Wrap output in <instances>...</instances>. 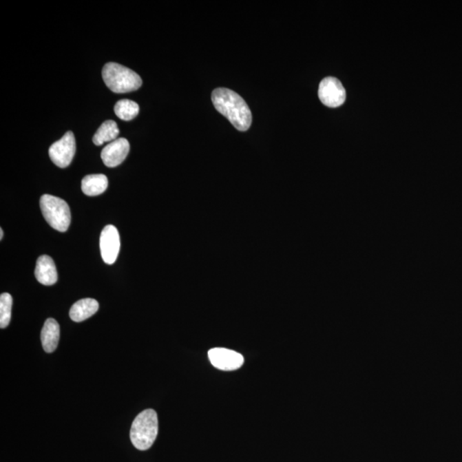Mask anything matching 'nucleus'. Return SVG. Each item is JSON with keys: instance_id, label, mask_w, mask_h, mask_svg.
<instances>
[{"instance_id": "nucleus-6", "label": "nucleus", "mask_w": 462, "mask_h": 462, "mask_svg": "<svg viewBox=\"0 0 462 462\" xmlns=\"http://www.w3.org/2000/svg\"><path fill=\"white\" fill-rule=\"evenodd\" d=\"M319 98L328 107H341L346 100V91L339 80L326 77L319 84Z\"/></svg>"}, {"instance_id": "nucleus-3", "label": "nucleus", "mask_w": 462, "mask_h": 462, "mask_svg": "<svg viewBox=\"0 0 462 462\" xmlns=\"http://www.w3.org/2000/svg\"><path fill=\"white\" fill-rule=\"evenodd\" d=\"M158 432L157 412L146 409L137 415L130 429V440L139 450H147L156 440Z\"/></svg>"}, {"instance_id": "nucleus-5", "label": "nucleus", "mask_w": 462, "mask_h": 462, "mask_svg": "<svg viewBox=\"0 0 462 462\" xmlns=\"http://www.w3.org/2000/svg\"><path fill=\"white\" fill-rule=\"evenodd\" d=\"M76 139L72 132H67L61 139L49 148V156L60 168L68 167L76 154Z\"/></svg>"}, {"instance_id": "nucleus-12", "label": "nucleus", "mask_w": 462, "mask_h": 462, "mask_svg": "<svg viewBox=\"0 0 462 462\" xmlns=\"http://www.w3.org/2000/svg\"><path fill=\"white\" fill-rule=\"evenodd\" d=\"M98 306H100L96 300L91 298L80 300L70 308V319L75 322H83L95 315L98 310Z\"/></svg>"}, {"instance_id": "nucleus-4", "label": "nucleus", "mask_w": 462, "mask_h": 462, "mask_svg": "<svg viewBox=\"0 0 462 462\" xmlns=\"http://www.w3.org/2000/svg\"><path fill=\"white\" fill-rule=\"evenodd\" d=\"M40 206L42 214L49 225L60 232L68 231L72 214L65 200L50 195L41 196Z\"/></svg>"}, {"instance_id": "nucleus-8", "label": "nucleus", "mask_w": 462, "mask_h": 462, "mask_svg": "<svg viewBox=\"0 0 462 462\" xmlns=\"http://www.w3.org/2000/svg\"><path fill=\"white\" fill-rule=\"evenodd\" d=\"M100 246L102 259L107 264L115 263L120 250V236L118 229L107 225L101 232Z\"/></svg>"}, {"instance_id": "nucleus-16", "label": "nucleus", "mask_w": 462, "mask_h": 462, "mask_svg": "<svg viewBox=\"0 0 462 462\" xmlns=\"http://www.w3.org/2000/svg\"><path fill=\"white\" fill-rule=\"evenodd\" d=\"M12 296L8 293L0 295V328L5 329L12 318Z\"/></svg>"}, {"instance_id": "nucleus-9", "label": "nucleus", "mask_w": 462, "mask_h": 462, "mask_svg": "<svg viewBox=\"0 0 462 462\" xmlns=\"http://www.w3.org/2000/svg\"><path fill=\"white\" fill-rule=\"evenodd\" d=\"M129 143L125 138H119L109 143L101 151V158L107 167L114 168L121 165L128 156Z\"/></svg>"}, {"instance_id": "nucleus-13", "label": "nucleus", "mask_w": 462, "mask_h": 462, "mask_svg": "<svg viewBox=\"0 0 462 462\" xmlns=\"http://www.w3.org/2000/svg\"><path fill=\"white\" fill-rule=\"evenodd\" d=\"M108 187V179L103 174L86 176L82 181V190L87 196H97L103 193Z\"/></svg>"}, {"instance_id": "nucleus-17", "label": "nucleus", "mask_w": 462, "mask_h": 462, "mask_svg": "<svg viewBox=\"0 0 462 462\" xmlns=\"http://www.w3.org/2000/svg\"><path fill=\"white\" fill-rule=\"evenodd\" d=\"M3 229L1 228L0 229V240L3 239Z\"/></svg>"}, {"instance_id": "nucleus-10", "label": "nucleus", "mask_w": 462, "mask_h": 462, "mask_svg": "<svg viewBox=\"0 0 462 462\" xmlns=\"http://www.w3.org/2000/svg\"><path fill=\"white\" fill-rule=\"evenodd\" d=\"M35 277L39 283L47 286L54 285L58 281V271L54 260L48 255L39 257L35 267Z\"/></svg>"}, {"instance_id": "nucleus-14", "label": "nucleus", "mask_w": 462, "mask_h": 462, "mask_svg": "<svg viewBox=\"0 0 462 462\" xmlns=\"http://www.w3.org/2000/svg\"><path fill=\"white\" fill-rule=\"evenodd\" d=\"M118 135L119 129L116 123L112 120H108L102 123L97 132L95 133L93 142L96 146H101L105 143L114 142L118 138Z\"/></svg>"}, {"instance_id": "nucleus-7", "label": "nucleus", "mask_w": 462, "mask_h": 462, "mask_svg": "<svg viewBox=\"0 0 462 462\" xmlns=\"http://www.w3.org/2000/svg\"><path fill=\"white\" fill-rule=\"evenodd\" d=\"M211 364L222 371H234L244 363V358L239 353L224 348H211L208 352Z\"/></svg>"}, {"instance_id": "nucleus-11", "label": "nucleus", "mask_w": 462, "mask_h": 462, "mask_svg": "<svg viewBox=\"0 0 462 462\" xmlns=\"http://www.w3.org/2000/svg\"><path fill=\"white\" fill-rule=\"evenodd\" d=\"M60 336L59 324L54 319L45 321L41 333L42 347L47 353H52L57 348Z\"/></svg>"}, {"instance_id": "nucleus-2", "label": "nucleus", "mask_w": 462, "mask_h": 462, "mask_svg": "<svg viewBox=\"0 0 462 462\" xmlns=\"http://www.w3.org/2000/svg\"><path fill=\"white\" fill-rule=\"evenodd\" d=\"M107 86L116 94H125L139 90L143 80L132 70L116 63H108L102 70Z\"/></svg>"}, {"instance_id": "nucleus-15", "label": "nucleus", "mask_w": 462, "mask_h": 462, "mask_svg": "<svg viewBox=\"0 0 462 462\" xmlns=\"http://www.w3.org/2000/svg\"><path fill=\"white\" fill-rule=\"evenodd\" d=\"M114 112L120 119L123 120V121H130L139 114L140 107L135 101L121 100L116 102Z\"/></svg>"}, {"instance_id": "nucleus-1", "label": "nucleus", "mask_w": 462, "mask_h": 462, "mask_svg": "<svg viewBox=\"0 0 462 462\" xmlns=\"http://www.w3.org/2000/svg\"><path fill=\"white\" fill-rule=\"evenodd\" d=\"M215 109L224 116L236 129L246 132L252 125V114L246 101L234 91L217 88L211 94Z\"/></svg>"}]
</instances>
